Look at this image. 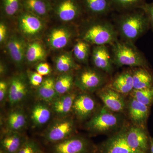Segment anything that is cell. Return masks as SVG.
I'll return each mask as SVG.
<instances>
[{"instance_id":"cell-6","label":"cell","mask_w":153,"mask_h":153,"mask_svg":"<svg viewBox=\"0 0 153 153\" xmlns=\"http://www.w3.org/2000/svg\"><path fill=\"white\" fill-rule=\"evenodd\" d=\"M97 147L90 140L80 135H74L54 143L52 153H97Z\"/></svg>"},{"instance_id":"cell-5","label":"cell","mask_w":153,"mask_h":153,"mask_svg":"<svg viewBox=\"0 0 153 153\" xmlns=\"http://www.w3.org/2000/svg\"><path fill=\"white\" fill-rule=\"evenodd\" d=\"M79 70L74 78V85L82 92L92 93L105 86L108 81L106 73L91 67Z\"/></svg>"},{"instance_id":"cell-13","label":"cell","mask_w":153,"mask_h":153,"mask_svg":"<svg viewBox=\"0 0 153 153\" xmlns=\"http://www.w3.org/2000/svg\"><path fill=\"white\" fill-rule=\"evenodd\" d=\"M97 92L104 106L111 111L121 113L126 108L127 103L124 95L108 86H105Z\"/></svg>"},{"instance_id":"cell-40","label":"cell","mask_w":153,"mask_h":153,"mask_svg":"<svg viewBox=\"0 0 153 153\" xmlns=\"http://www.w3.org/2000/svg\"><path fill=\"white\" fill-rule=\"evenodd\" d=\"M7 29L6 25L1 22L0 24V42L1 44L4 42L7 38Z\"/></svg>"},{"instance_id":"cell-7","label":"cell","mask_w":153,"mask_h":153,"mask_svg":"<svg viewBox=\"0 0 153 153\" xmlns=\"http://www.w3.org/2000/svg\"><path fill=\"white\" fill-rule=\"evenodd\" d=\"M75 123L70 117H60L50 125L44 132V140L49 143H55L73 136Z\"/></svg>"},{"instance_id":"cell-22","label":"cell","mask_w":153,"mask_h":153,"mask_svg":"<svg viewBox=\"0 0 153 153\" xmlns=\"http://www.w3.org/2000/svg\"><path fill=\"white\" fill-rule=\"evenodd\" d=\"M22 4L25 11L42 19L47 17L53 9L48 0H22Z\"/></svg>"},{"instance_id":"cell-12","label":"cell","mask_w":153,"mask_h":153,"mask_svg":"<svg viewBox=\"0 0 153 153\" xmlns=\"http://www.w3.org/2000/svg\"><path fill=\"white\" fill-rule=\"evenodd\" d=\"M96 107V102L93 97L90 93L82 92L76 96L72 111L79 120L84 121L94 114Z\"/></svg>"},{"instance_id":"cell-42","label":"cell","mask_w":153,"mask_h":153,"mask_svg":"<svg viewBox=\"0 0 153 153\" xmlns=\"http://www.w3.org/2000/svg\"><path fill=\"white\" fill-rule=\"evenodd\" d=\"M149 153H153V137H151Z\"/></svg>"},{"instance_id":"cell-43","label":"cell","mask_w":153,"mask_h":153,"mask_svg":"<svg viewBox=\"0 0 153 153\" xmlns=\"http://www.w3.org/2000/svg\"><path fill=\"white\" fill-rule=\"evenodd\" d=\"M0 153H4V152L1 149V151H0Z\"/></svg>"},{"instance_id":"cell-44","label":"cell","mask_w":153,"mask_h":153,"mask_svg":"<svg viewBox=\"0 0 153 153\" xmlns=\"http://www.w3.org/2000/svg\"><path fill=\"white\" fill-rule=\"evenodd\" d=\"M137 153V152H131V153Z\"/></svg>"},{"instance_id":"cell-41","label":"cell","mask_w":153,"mask_h":153,"mask_svg":"<svg viewBox=\"0 0 153 153\" xmlns=\"http://www.w3.org/2000/svg\"><path fill=\"white\" fill-rule=\"evenodd\" d=\"M6 68L5 66H4L2 64H1V68H0V73H1V75H4L5 74L6 72Z\"/></svg>"},{"instance_id":"cell-38","label":"cell","mask_w":153,"mask_h":153,"mask_svg":"<svg viewBox=\"0 0 153 153\" xmlns=\"http://www.w3.org/2000/svg\"><path fill=\"white\" fill-rule=\"evenodd\" d=\"M140 9L142 10L146 15L149 22L150 28L153 30V2L149 4L145 3Z\"/></svg>"},{"instance_id":"cell-30","label":"cell","mask_w":153,"mask_h":153,"mask_svg":"<svg viewBox=\"0 0 153 153\" xmlns=\"http://www.w3.org/2000/svg\"><path fill=\"white\" fill-rule=\"evenodd\" d=\"M74 79L71 72L60 74L55 79V87L58 96L71 92Z\"/></svg>"},{"instance_id":"cell-11","label":"cell","mask_w":153,"mask_h":153,"mask_svg":"<svg viewBox=\"0 0 153 153\" xmlns=\"http://www.w3.org/2000/svg\"><path fill=\"white\" fill-rule=\"evenodd\" d=\"M151 137L146 128L132 125L129 126L126 139L129 146L138 153H149Z\"/></svg>"},{"instance_id":"cell-4","label":"cell","mask_w":153,"mask_h":153,"mask_svg":"<svg viewBox=\"0 0 153 153\" xmlns=\"http://www.w3.org/2000/svg\"><path fill=\"white\" fill-rule=\"evenodd\" d=\"M125 123L120 113L111 111L104 105L90 118L85 126L93 134H106L115 133Z\"/></svg>"},{"instance_id":"cell-29","label":"cell","mask_w":153,"mask_h":153,"mask_svg":"<svg viewBox=\"0 0 153 153\" xmlns=\"http://www.w3.org/2000/svg\"><path fill=\"white\" fill-rule=\"evenodd\" d=\"M47 56L46 50L42 44L34 41L27 45L26 60L30 63H38L45 60Z\"/></svg>"},{"instance_id":"cell-8","label":"cell","mask_w":153,"mask_h":153,"mask_svg":"<svg viewBox=\"0 0 153 153\" xmlns=\"http://www.w3.org/2000/svg\"><path fill=\"white\" fill-rule=\"evenodd\" d=\"M128 126L125 123L120 129L104 141L97 148L99 153L137 152L129 146L127 141L126 133Z\"/></svg>"},{"instance_id":"cell-23","label":"cell","mask_w":153,"mask_h":153,"mask_svg":"<svg viewBox=\"0 0 153 153\" xmlns=\"http://www.w3.org/2000/svg\"><path fill=\"white\" fill-rule=\"evenodd\" d=\"M132 73L134 89L139 90L153 86V74L149 68H134Z\"/></svg>"},{"instance_id":"cell-9","label":"cell","mask_w":153,"mask_h":153,"mask_svg":"<svg viewBox=\"0 0 153 153\" xmlns=\"http://www.w3.org/2000/svg\"><path fill=\"white\" fill-rule=\"evenodd\" d=\"M18 21L19 31L26 38H36L44 30V22L42 19L27 11L19 14Z\"/></svg>"},{"instance_id":"cell-3","label":"cell","mask_w":153,"mask_h":153,"mask_svg":"<svg viewBox=\"0 0 153 153\" xmlns=\"http://www.w3.org/2000/svg\"><path fill=\"white\" fill-rule=\"evenodd\" d=\"M114 25L106 20L91 22L82 30L81 40L94 46L111 45L118 40Z\"/></svg>"},{"instance_id":"cell-25","label":"cell","mask_w":153,"mask_h":153,"mask_svg":"<svg viewBox=\"0 0 153 153\" xmlns=\"http://www.w3.org/2000/svg\"><path fill=\"white\" fill-rule=\"evenodd\" d=\"M27 122L25 111L19 108L10 111L7 117L6 124L9 131L20 132L26 127Z\"/></svg>"},{"instance_id":"cell-21","label":"cell","mask_w":153,"mask_h":153,"mask_svg":"<svg viewBox=\"0 0 153 153\" xmlns=\"http://www.w3.org/2000/svg\"><path fill=\"white\" fill-rule=\"evenodd\" d=\"M26 140L20 132L8 131L1 139V149L4 153H17Z\"/></svg>"},{"instance_id":"cell-39","label":"cell","mask_w":153,"mask_h":153,"mask_svg":"<svg viewBox=\"0 0 153 153\" xmlns=\"http://www.w3.org/2000/svg\"><path fill=\"white\" fill-rule=\"evenodd\" d=\"M36 70L37 72L42 76H47L51 74L52 69L48 63L41 62L36 66Z\"/></svg>"},{"instance_id":"cell-1","label":"cell","mask_w":153,"mask_h":153,"mask_svg":"<svg viewBox=\"0 0 153 153\" xmlns=\"http://www.w3.org/2000/svg\"><path fill=\"white\" fill-rule=\"evenodd\" d=\"M114 25L121 40L133 44L150 28L149 19L141 9L123 13Z\"/></svg>"},{"instance_id":"cell-2","label":"cell","mask_w":153,"mask_h":153,"mask_svg":"<svg viewBox=\"0 0 153 153\" xmlns=\"http://www.w3.org/2000/svg\"><path fill=\"white\" fill-rule=\"evenodd\" d=\"M111 46L113 63L117 67L149 68L144 55L134 44L118 40Z\"/></svg>"},{"instance_id":"cell-14","label":"cell","mask_w":153,"mask_h":153,"mask_svg":"<svg viewBox=\"0 0 153 153\" xmlns=\"http://www.w3.org/2000/svg\"><path fill=\"white\" fill-rule=\"evenodd\" d=\"M91 57L94 68L106 74H112L114 64L108 45L94 46L91 52Z\"/></svg>"},{"instance_id":"cell-33","label":"cell","mask_w":153,"mask_h":153,"mask_svg":"<svg viewBox=\"0 0 153 153\" xmlns=\"http://www.w3.org/2000/svg\"><path fill=\"white\" fill-rule=\"evenodd\" d=\"M130 95L131 97L147 106L150 107L153 104V86L139 90L134 89Z\"/></svg>"},{"instance_id":"cell-28","label":"cell","mask_w":153,"mask_h":153,"mask_svg":"<svg viewBox=\"0 0 153 153\" xmlns=\"http://www.w3.org/2000/svg\"><path fill=\"white\" fill-rule=\"evenodd\" d=\"M55 68L60 74L69 73L80 69V66L75 62L71 52H66L59 55L55 60Z\"/></svg>"},{"instance_id":"cell-10","label":"cell","mask_w":153,"mask_h":153,"mask_svg":"<svg viewBox=\"0 0 153 153\" xmlns=\"http://www.w3.org/2000/svg\"><path fill=\"white\" fill-rule=\"evenodd\" d=\"M29 90L27 79L24 74H19L12 77L9 84L8 100L12 107H16L26 100Z\"/></svg>"},{"instance_id":"cell-32","label":"cell","mask_w":153,"mask_h":153,"mask_svg":"<svg viewBox=\"0 0 153 153\" xmlns=\"http://www.w3.org/2000/svg\"><path fill=\"white\" fill-rule=\"evenodd\" d=\"M90 54V44L83 40H79L74 45L73 55L80 63H86Z\"/></svg>"},{"instance_id":"cell-24","label":"cell","mask_w":153,"mask_h":153,"mask_svg":"<svg viewBox=\"0 0 153 153\" xmlns=\"http://www.w3.org/2000/svg\"><path fill=\"white\" fill-rule=\"evenodd\" d=\"M55 79L54 76H47L37 87L36 94L42 101L51 104L58 97L55 89Z\"/></svg>"},{"instance_id":"cell-19","label":"cell","mask_w":153,"mask_h":153,"mask_svg":"<svg viewBox=\"0 0 153 153\" xmlns=\"http://www.w3.org/2000/svg\"><path fill=\"white\" fill-rule=\"evenodd\" d=\"M76 92L69 93L59 96L52 104V111L60 118L66 117L72 111L73 104L77 96Z\"/></svg>"},{"instance_id":"cell-36","label":"cell","mask_w":153,"mask_h":153,"mask_svg":"<svg viewBox=\"0 0 153 153\" xmlns=\"http://www.w3.org/2000/svg\"><path fill=\"white\" fill-rule=\"evenodd\" d=\"M27 75L30 84L35 87H38L44 80L43 76L37 71H29Z\"/></svg>"},{"instance_id":"cell-34","label":"cell","mask_w":153,"mask_h":153,"mask_svg":"<svg viewBox=\"0 0 153 153\" xmlns=\"http://www.w3.org/2000/svg\"><path fill=\"white\" fill-rule=\"evenodd\" d=\"M22 6V0H2V9L8 16H15L19 13Z\"/></svg>"},{"instance_id":"cell-15","label":"cell","mask_w":153,"mask_h":153,"mask_svg":"<svg viewBox=\"0 0 153 153\" xmlns=\"http://www.w3.org/2000/svg\"><path fill=\"white\" fill-rule=\"evenodd\" d=\"M150 107L130 97L127 103L126 108L129 118L132 125L146 128Z\"/></svg>"},{"instance_id":"cell-16","label":"cell","mask_w":153,"mask_h":153,"mask_svg":"<svg viewBox=\"0 0 153 153\" xmlns=\"http://www.w3.org/2000/svg\"><path fill=\"white\" fill-rule=\"evenodd\" d=\"M54 10L58 18L64 22L74 21L82 13V8L77 0H61Z\"/></svg>"},{"instance_id":"cell-31","label":"cell","mask_w":153,"mask_h":153,"mask_svg":"<svg viewBox=\"0 0 153 153\" xmlns=\"http://www.w3.org/2000/svg\"><path fill=\"white\" fill-rule=\"evenodd\" d=\"M112 7L123 13L140 9L145 0H111Z\"/></svg>"},{"instance_id":"cell-17","label":"cell","mask_w":153,"mask_h":153,"mask_svg":"<svg viewBox=\"0 0 153 153\" xmlns=\"http://www.w3.org/2000/svg\"><path fill=\"white\" fill-rule=\"evenodd\" d=\"M27 45L25 39L17 35L11 36L7 43V49L9 55L18 67H22L26 60Z\"/></svg>"},{"instance_id":"cell-18","label":"cell","mask_w":153,"mask_h":153,"mask_svg":"<svg viewBox=\"0 0 153 153\" xmlns=\"http://www.w3.org/2000/svg\"><path fill=\"white\" fill-rule=\"evenodd\" d=\"M70 30L63 27L53 29L47 37V43L52 49H60L66 47L72 38Z\"/></svg>"},{"instance_id":"cell-27","label":"cell","mask_w":153,"mask_h":153,"mask_svg":"<svg viewBox=\"0 0 153 153\" xmlns=\"http://www.w3.org/2000/svg\"><path fill=\"white\" fill-rule=\"evenodd\" d=\"M88 12L96 16H104L112 8L111 0H82Z\"/></svg>"},{"instance_id":"cell-26","label":"cell","mask_w":153,"mask_h":153,"mask_svg":"<svg viewBox=\"0 0 153 153\" xmlns=\"http://www.w3.org/2000/svg\"><path fill=\"white\" fill-rule=\"evenodd\" d=\"M52 109L44 103L38 102L32 108L30 118L35 126L40 127L46 124L51 117Z\"/></svg>"},{"instance_id":"cell-20","label":"cell","mask_w":153,"mask_h":153,"mask_svg":"<svg viewBox=\"0 0 153 153\" xmlns=\"http://www.w3.org/2000/svg\"><path fill=\"white\" fill-rule=\"evenodd\" d=\"M108 86L124 96L130 94L134 90L132 70H127L120 73Z\"/></svg>"},{"instance_id":"cell-37","label":"cell","mask_w":153,"mask_h":153,"mask_svg":"<svg viewBox=\"0 0 153 153\" xmlns=\"http://www.w3.org/2000/svg\"><path fill=\"white\" fill-rule=\"evenodd\" d=\"M9 86V84L5 80H1L0 82V103L1 106L8 98Z\"/></svg>"},{"instance_id":"cell-35","label":"cell","mask_w":153,"mask_h":153,"mask_svg":"<svg viewBox=\"0 0 153 153\" xmlns=\"http://www.w3.org/2000/svg\"><path fill=\"white\" fill-rule=\"evenodd\" d=\"M17 153H42L39 146L35 141L26 140Z\"/></svg>"}]
</instances>
